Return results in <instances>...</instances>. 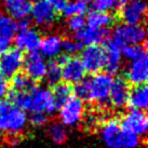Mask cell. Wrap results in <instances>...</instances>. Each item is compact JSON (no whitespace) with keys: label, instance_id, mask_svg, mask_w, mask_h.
Segmentation results:
<instances>
[{"label":"cell","instance_id":"cell-1","mask_svg":"<svg viewBox=\"0 0 148 148\" xmlns=\"http://www.w3.org/2000/svg\"><path fill=\"white\" fill-rule=\"evenodd\" d=\"M99 134L108 148H136L140 144V137L123 130L116 119L106 121L101 127Z\"/></svg>","mask_w":148,"mask_h":148},{"label":"cell","instance_id":"cell-2","mask_svg":"<svg viewBox=\"0 0 148 148\" xmlns=\"http://www.w3.org/2000/svg\"><path fill=\"white\" fill-rule=\"evenodd\" d=\"M146 39V29L143 25L118 24L111 32L110 41L122 48L130 45H142Z\"/></svg>","mask_w":148,"mask_h":148},{"label":"cell","instance_id":"cell-3","mask_svg":"<svg viewBox=\"0 0 148 148\" xmlns=\"http://www.w3.org/2000/svg\"><path fill=\"white\" fill-rule=\"evenodd\" d=\"M28 123L26 112L16 107L0 115V132L9 135H18Z\"/></svg>","mask_w":148,"mask_h":148},{"label":"cell","instance_id":"cell-4","mask_svg":"<svg viewBox=\"0 0 148 148\" xmlns=\"http://www.w3.org/2000/svg\"><path fill=\"white\" fill-rule=\"evenodd\" d=\"M90 102L102 105L109 103V93L114 81L112 76L106 73H97L93 77H90Z\"/></svg>","mask_w":148,"mask_h":148},{"label":"cell","instance_id":"cell-5","mask_svg":"<svg viewBox=\"0 0 148 148\" xmlns=\"http://www.w3.org/2000/svg\"><path fill=\"white\" fill-rule=\"evenodd\" d=\"M30 17L34 24L42 29H51L58 20V12L45 0L35 2L32 7Z\"/></svg>","mask_w":148,"mask_h":148},{"label":"cell","instance_id":"cell-6","mask_svg":"<svg viewBox=\"0 0 148 148\" xmlns=\"http://www.w3.org/2000/svg\"><path fill=\"white\" fill-rule=\"evenodd\" d=\"M121 127L127 132L137 135L140 138L146 137L148 129L147 114L144 110L130 109L119 121Z\"/></svg>","mask_w":148,"mask_h":148},{"label":"cell","instance_id":"cell-7","mask_svg":"<svg viewBox=\"0 0 148 148\" xmlns=\"http://www.w3.org/2000/svg\"><path fill=\"white\" fill-rule=\"evenodd\" d=\"M56 110L51 90L37 86L30 92L29 112H45V115L51 116Z\"/></svg>","mask_w":148,"mask_h":148},{"label":"cell","instance_id":"cell-8","mask_svg":"<svg viewBox=\"0 0 148 148\" xmlns=\"http://www.w3.org/2000/svg\"><path fill=\"white\" fill-rule=\"evenodd\" d=\"M79 60L86 71L94 75L101 73L105 66V49L99 45L84 47Z\"/></svg>","mask_w":148,"mask_h":148},{"label":"cell","instance_id":"cell-9","mask_svg":"<svg viewBox=\"0 0 148 148\" xmlns=\"http://www.w3.org/2000/svg\"><path fill=\"white\" fill-rule=\"evenodd\" d=\"M41 38V34L37 28L27 25L18 28L16 35L14 36V42L16 45V49L20 51L33 53L37 52L39 49Z\"/></svg>","mask_w":148,"mask_h":148},{"label":"cell","instance_id":"cell-10","mask_svg":"<svg viewBox=\"0 0 148 148\" xmlns=\"http://www.w3.org/2000/svg\"><path fill=\"white\" fill-rule=\"evenodd\" d=\"M124 80L129 84L138 86L146 84L148 79V58L147 54L129 62L124 68Z\"/></svg>","mask_w":148,"mask_h":148},{"label":"cell","instance_id":"cell-11","mask_svg":"<svg viewBox=\"0 0 148 148\" xmlns=\"http://www.w3.org/2000/svg\"><path fill=\"white\" fill-rule=\"evenodd\" d=\"M84 111V104L81 99L70 97L61 108H60V122L65 127H75L81 121Z\"/></svg>","mask_w":148,"mask_h":148},{"label":"cell","instance_id":"cell-12","mask_svg":"<svg viewBox=\"0 0 148 148\" xmlns=\"http://www.w3.org/2000/svg\"><path fill=\"white\" fill-rule=\"evenodd\" d=\"M147 3L145 0H129L120 8L119 16L123 23L130 25H142L146 18Z\"/></svg>","mask_w":148,"mask_h":148},{"label":"cell","instance_id":"cell-13","mask_svg":"<svg viewBox=\"0 0 148 148\" xmlns=\"http://www.w3.org/2000/svg\"><path fill=\"white\" fill-rule=\"evenodd\" d=\"M24 64L23 52L18 49H9L0 55V73L7 78H12L20 73Z\"/></svg>","mask_w":148,"mask_h":148},{"label":"cell","instance_id":"cell-14","mask_svg":"<svg viewBox=\"0 0 148 148\" xmlns=\"http://www.w3.org/2000/svg\"><path fill=\"white\" fill-rule=\"evenodd\" d=\"M23 67L25 69V75H27L33 81H40L45 77L48 63L40 53L33 52L24 58Z\"/></svg>","mask_w":148,"mask_h":148},{"label":"cell","instance_id":"cell-15","mask_svg":"<svg viewBox=\"0 0 148 148\" xmlns=\"http://www.w3.org/2000/svg\"><path fill=\"white\" fill-rule=\"evenodd\" d=\"M3 12L14 18L17 23L28 21L32 11L30 0H3Z\"/></svg>","mask_w":148,"mask_h":148},{"label":"cell","instance_id":"cell-16","mask_svg":"<svg viewBox=\"0 0 148 148\" xmlns=\"http://www.w3.org/2000/svg\"><path fill=\"white\" fill-rule=\"evenodd\" d=\"M45 58L54 60L63 53V38L58 33L47 34L41 38L39 49Z\"/></svg>","mask_w":148,"mask_h":148},{"label":"cell","instance_id":"cell-17","mask_svg":"<svg viewBox=\"0 0 148 148\" xmlns=\"http://www.w3.org/2000/svg\"><path fill=\"white\" fill-rule=\"evenodd\" d=\"M129 92H130V84L124 80V78L118 77L114 79L108 99L109 104L116 109L123 108L127 103Z\"/></svg>","mask_w":148,"mask_h":148},{"label":"cell","instance_id":"cell-18","mask_svg":"<svg viewBox=\"0 0 148 148\" xmlns=\"http://www.w3.org/2000/svg\"><path fill=\"white\" fill-rule=\"evenodd\" d=\"M107 38H108L107 29L92 28L86 26L80 32L75 34L74 39L81 47H89V45H99V43L106 41Z\"/></svg>","mask_w":148,"mask_h":148},{"label":"cell","instance_id":"cell-19","mask_svg":"<svg viewBox=\"0 0 148 148\" xmlns=\"http://www.w3.org/2000/svg\"><path fill=\"white\" fill-rule=\"evenodd\" d=\"M105 49V66L104 69L106 74L114 76L120 71L122 67V53L121 48L114 42L108 41Z\"/></svg>","mask_w":148,"mask_h":148},{"label":"cell","instance_id":"cell-20","mask_svg":"<svg viewBox=\"0 0 148 148\" xmlns=\"http://www.w3.org/2000/svg\"><path fill=\"white\" fill-rule=\"evenodd\" d=\"M86 70L78 58H71L62 66V79L68 84H75L84 78Z\"/></svg>","mask_w":148,"mask_h":148},{"label":"cell","instance_id":"cell-21","mask_svg":"<svg viewBox=\"0 0 148 148\" xmlns=\"http://www.w3.org/2000/svg\"><path fill=\"white\" fill-rule=\"evenodd\" d=\"M127 105L130 109L146 111L148 106V88L146 84H138L130 88Z\"/></svg>","mask_w":148,"mask_h":148},{"label":"cell","instance_id":"cell-22","mask_svg":"<svg viewBox=\"0 0 148 148\" xmlns=\"http://www.w3.org/2000/svg\"><path fill=\"white\" fill-rule=\"evenodd\" d=\"M115 21L114 16L109 12L99 11V10H92L88 13L86 17V25L88 27L99 29H107Z\"/></svg>","mask_w":148,"mask_h":148},{"label":"cell","instance_id":"cell-23","mask_svg":"<svg viewBox=\"0 0 148 148\" xmlns=\"http://www.w3.org/2000/svg\"><path fill=\"white\" fill-rule=\"evenodd\" d=\"M20 28L18 23L3 11H0V37L11 41Z\"/></svg>","mask_w":148,"mask_h":148},{"label":"cell","instance_id":"cell-24","mask_svg":"<svg viewBox=\"0 0 148 148\" xmlns=\"http://www.w3.org/2000/svg\"><path fill=\"white\" fill-rule=\"evenodd\" d=\"M52 96H53L54 103L56 106V109L60 110V108L73 96V86L66 82H60L55 86H53Z\"/></svg>","mask_w":148,"mask_h":148},{"label":"cell","instance_id":"cell-25","mask_svg":"<svg viewBox=\"0 0 148 148\" xmlns=\"http://www.w3.org/2000/svg\"><path fill=\"white\" fill-rule=\"evenodd\" d=\"M37 86L36 82L33 81L27 75L17 73L11 78V90L16 92H32Z\"/></svg>","mask_w":148,"mask_h":148},{"label":"cell","instance_id":"cell-26","mask_svg":"<svg viewBox=\"0 0 148 148\" xmlns=\"http://www.w3.org/2000/svg\"><path fill=\"white\" fill-rule=\"evenodd\" d=\"M48 136L54 144L62 145L68 140V132L61 122H53L48 127Z\"/></svg>","mask_w":148,"mask_h":148},{"label":"cell","instance_id":"cell-27","mask_svg":"<svg viewBox=\"0 0 148 148\" xmlns=\"http://www.w3.org/2000/svg\"><path fill=\"white\" fill-rule=\"evenodd\" d=\"M62 12L66 18L76 15H84L88 12V4L83 0H70L67 2Z\"/></svg>","mask_w":148,"mask_h":148},{"label":"cell","instance_id":"cell-28","mask_svg":"<svg viewBox=\"0 0 148 148\" xmlns=\"http://www.w3.org/2000/svg\"><path fill=\"white\" fill-rule=\"evenodd\" d=\"M91 81L90 77H84L73 86V95L82 102H90Z\"/></svg>","mask_w":148,"mask_h":148},{"label":"cell","instance_id":"cell-29","mask_svg":"<svg viewBox=\"0 0 148 148\" xmlns=\"http://www.w3.org/2000/svg\"><path fill=\"white\" fill-rule=\"evenodd\" d=\"M45 78L50 86H55L60 82H62V67L56 62L48 64Z\"/></svg>","mask_w":148,"mask_h":148},{"label":"cell","instance_id":"cell-30","mask_svg":"<svg viewBox=\"0 0 148 148\" xmlns=\"http://www.w3.org/2000/svg\"><path fill=\"white\" fill-rule=\"evenodd\" d=\"M121 53H122V58H127L129 62H131L146 54V48L143 45H125L121 48Z\"/></svg>","mask_w":148,"mask_h":148},{"label":"cell","instance_id":"cell-31","mask_svg":"<svg viewBox=\"0 0 148 148\" xmlns=\"http://www.w3.org/2000/svg\"><path fill=\"white\" fill-rule=\"evenodd\" d=\"M84 27H86V18L83 15L71 16L67 18V21H66V28L70 33H78Z\"/></svg>","mask_w":148,"mask_h":148},{"label":"cell","instance_id":"cell-32","mask_svg":"<svg viewBox=\"0 0 148 148\" xmlns=\"http://www.w3.org/2000/svg\"><path fill=\"white\" fill-rule=\"evenodd\" d=\"M28 123H30L34 127H43L49 121V116L45 112H30V115L27 117Z\"/></svg>","mask_w":148,"mask_h":148},{"label":"cell","instance_id":"cell-33","mask_svg":"<svg viewBox=\"0 0 148 148\" xmlns=\"http://www.w3.org/2000/svg\"><path fill=\"white\" fill-rule=\"evenodd\" d=\"M81 45L75 39L71 38H67V39H63V53L67 54V55H73V54L77 53L79 50H81Z\"/></svg>","mask_w":148,"mask_h":148},{"label":"cell","instance_id":"cell-34","mask_svg":"<svg viewBox=\"0 0 148 148\" xmlns=\"http://www.w3.org/2000/svg\"><path fill=\"white\" fill-rule=\"evenodd\" d=\"M10 90V83L7 77L0 73V99H2Z\"/></svg>","mask_w":148,"mask_h":148},{"label":"cell","instance_id":"cell-35","mask_svg":"<svg viewBox=\"0 0 148 148\" xmlns=\"http://www.w3.org/2000/svg\"><path fill=\"white\" fill-rule=\"evenodd\" d=\"M52 8L58 12V11H63L65 5L69 0H45Z\"/></svg>","mask_w":148,"mask_h":148},{"label":"cell","instance_id":"cell-36","mask_svg":"<svg viewBox=\"0 0 148 148\" xmlns=\"http://www.w3.org/2000/svg\"><path fill=\"white\" fill-rule=\"evenodd\" d=\"M12 107H14L11 103H9L7 99H0V115L9 111Z\"/></svg>","mask_w":148,"mask_h":148},{"label":"cell","instance_id":"cell-37","mask_svg":"<svg viewBox=\"0 0 148 148\" xmlns=\"http://www.w3.org/2000/svg\"><path fill=\"white\" fill-rule=\"evenodd\" d=\"M10 45H11V41L0 37V55L3 54L5 51H8L10 49Z\"/></svg>","mask_w":148,"mask_h":148},{"label":"cell","instance_id":"cell-38","mask_svg":"<svg viewBox=\"0 0 148 148\" xmlns=\"http://www.w3.org/2000/svg\"><path fill=\"white\" fill-rule=\"evenodd\" d=\"M112 1V5H114V9H120L122 8L124 4L127 3L129 0H111Z\"/></svg>","mask_w":148,"mask_h":148},{"label":"cell","instance_id":"cell-39","mask_svg":"<svg viewBox=\"0 0 148 148\" xmlns=\"http://www.w3.org/2000/svg\"><path fill=\"white\" fill-rule=\"evenodd\" d=\"M30 1H35V2H37V1H40V0H30Z\"/></svg>","mask_w":148,"mask_h":148},{"label":"cell","instance_id":"cell-40","mask_svg":"<svg viewBox=\"0 0 148 148\" xmlns=\"http://www.w3.org/2000/svg\"><path fill=\"white\" fill-rule=\"evenodd\" d=\"M3 2V0H0V3H2Z\"/></svg>","mask_w":148,"mask_h":148}]
</instances>
